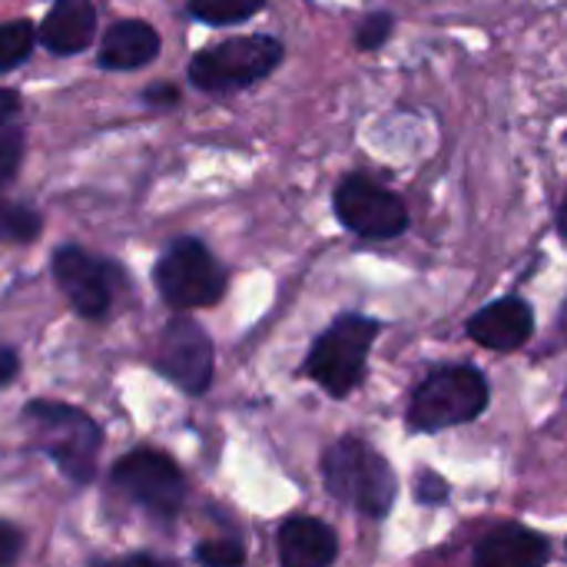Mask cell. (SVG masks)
Wrapping results in <instances>:
<instances>
[{
    "instance_id": "cell-3",
    "label": "cell",
    "mask_w": 567,
    "mask_h": 567,
    "mask_svg": "<svg viewBox=\"0 0 567 567\" xmlns=\"http://www.w3.org/2000/svg\"><path fill=\"white\" fill-rule=\"evenodd\" d=\"M27 422L33 429L37 445L56 462V468L70 482H90L96 475L100 455V429L90 415L63 402H33L27 409Z\"/></svg>"
},
{
    "instance_id": "cell-25",
    "label": "cell",
    "mask_w": 567,
    "mask_h": 567,
    "mask_svg": "<svg viewBox=\"0 0 567 567\" xmlns=\"http://www.w3.org/2000/svg\"><path fill=\"white\" fill-rule=\"evenodd\" d=\"M146 100H150L153 106H173V103L179 100V90H176V86H150V90H146Z\"/></svg>"
},
{
    "instance_id": "cell-14",
    "label": "cell",
    "mask_w": 567,
    "mask_h": 567,
    "mask_svg": "<svg viewBox=\"0 0 567 567\" xmlns=\"http://www.w3.org/2000/svg\"><path fill=\"white\" fill-rule=\"evenodd\" d=\"M339 555L336 532L316 518H289L279 528V565L329 567Z\"/></svg>"
},
{
    "instance_id": "cell-5",
    "label": "cell",
    "mask_w": 567,
    "mask_h": 567,
    "mask_svg": "<svg viewBox=\"0 0 567 567\" xmlns=\"http://www.w3.org/2000/svg\"><path fill=\"white\" fill-rule=\"evenodd\" d=\"M375 336H379L375 319L355 316V312L339 316L312 346L306 359V375L336 399L349 395L365 375V359H369Z\"/></svg>"
},
{
    "instance_id": "cell-18",
    "label": "cell",
    "mask_w": 567,
    "mask_h": 567,
    "mask_svg": "<svg viewBox=\"0 0 567 567\" xmlns=\"http://www.w3.org/2000/svg\"><path fill=\"white\" fill-rule=\"evenodd\" d=\"M33 23L30 20H7L0 23V70H13L33 50Z\"/></svg>"
},
{
    "instance_id": "cell-8",
    "label": "cell",
    "mask_w": 567,
    "mask_h": 567,
    "mask_svg": "<svg viewBox=\"0 0 567 567\" xmlns=\"http://www.w3.org/2000/svg\"><path fill=\"white\" fill-rule=\"evenodd\" d=\"M113 482L123 488L126 498L143 505L159 518H173L186 498V482L169 455L153 449H136L123 455L113 468Z\"/></svg>"
},
{
    "instance_id": "cell-1",
    "label": "cell",
    "mask_w": 567,
    "mask_h": 567,
    "mask_svg": "<svg viewBox=\"0 0 567 567\" xmlns=\"http://www.w3.org/2000/svg\"><path fill=\"white\" fill-rule=\"evenodd\" d=\"M322 478L342 505L375 518H382L392 508L399 492L392 465L355 435H346L336 445H329L322 458Z\"/></svg>"
},
{
    "instance_id": "cell-13",
    "label": "cell",
    "mask_w": 567,
    "mask_h": 567,
    "mask_svg": "<svg viewBox=\"0 0 567 567\" xmlns=\"http://www.w3.org/2000/svg\"><path fill=\"white\" fill-rule=\"evenodd\" d=\"M40 43L56 53L70 56L80 53L96 37V10L93 0H56L47 20L40 23Z\"/></svg>"
},
{
    "instance_id": "cell-28",
    "label": "cell",
    "mask_w": 567,
    "mask_h": 567,
    "mask_svg": "<svg viewBox=\"0 0 567 567\" xmlns=\"http://www.w3.org/2000/svg\"><path fill=\"white\" fill-rule=\"evenodd\" d=\"M558 236L567 243V196L561 199V209H558Z\"/></svg>"
},
{
    "instance_id": "cell-17",
    "label": "cell",
    "mask_w": 567,
    "mask_h": 567,
    "mask_svg": "<svg viewBox=\"0 0 567 567\" xmlns=\"http://www.w3.org/2000/svg\"><path fill=\"white\" fill-rule=\"evenodd\" d=\"M40 236V216L13 199L0 196V243H33Z\"/></svg>"
},
{
    "instance_id": "cell-22",
    "label": "cell",
    "mask_w": 567,
    "mask_h": 567,
    "mask_svg": "<svg viewBox=\"0 0 567 567\" xmlns=\"http://www.w3.org/2000/svg\"><path fill=\"white\" fill-rule=\"evenodd\" d=\"M20 548H23V535L13 525L0 522V567L13 565L20 558Z\"/></svg>"
},
{
    "instance_id": "cell-12",
    "label": "cell",
    "mask_w": 567,
    "mask_h": 567,
    "mask_svg": "<svg viewBox=\"0 0 567 567\" xmlns=\"http://www.w3.org/2000/svg\"><path fill=\"white\" fill-rule=\"evenodd\" d=\"M548 558L551 545L545 535L522 525H505L482 538L475 551V567H545Z\"/></svg>"
},
{
    "instance_id": "cell-7",
    "label": "cell",
    "mask_w": 567,
    "mask_h": 567,
    "mask_svg": "<svg viewBox=\"0 0 567 567\" xmlns=\"http://www.w3.org/2000/svg\"><path fill=\"white\" fill-rule=\"evenodd\" d=\"M332 203L339 223L362 239H395L409 229L405 203L369 176H346Z\"/></svg>"
},
{
    "instance_id": "cell-27",
    "label": "cell",
    "mask_w": 567,
    "mask_h": 567,
    "mask_svg": "<svg viewBox=\"0 0 567 567\" xmlns=\"http://www.w3.org/2000/svg\"><path fill=\"white\" fill-rule=\"evenodd\" d=\"M103 567H169L163 565L159 558H153V555H130V558H120V561H113V565H103Z\"/></svg>"
},
{
    "instance_id": "cell-6",
    "label": "cell",
    "mask_w": 567,
    "mask_h": 567,
    "mask_svg": "<svg viewBox=\"0 0 567 567\" xmlns=\"http://www.w3.org/2000/svg\"><path fill=\"white\" fill-rule=\"evenodd\" d=\"M156 289L173 309L213 306L226 289V272L199 239H176L156 262Z\"/></svg>"
},
{
    "instance_id": "cell-24",
    "label": "cell",
    "mask_w": 567,
    "mask_h": 567,
    "mask_svg": "<svg viewBox=\"0 0 567 567\" xmlns=\"http://www.w3.org/2000/svg\"><path fill=\"white\" fill-rule=\"evenodd\" d=\"M17 113H20V93L17 90H0V126L13 123Z\"/></svg>"
},
{
    "instance_id": "cell-16",
    "label": "cell",
    "mask_w": 567,
    "mask_h": 567,
    "mask_svg": "<svg viewBox=\"0 0 567 567\" xmlns=\"http://www.w3.org/2000/svg\"><path fill=\"white\" fill-rule=\"evenodd\" d=\"M266 7V0H189V13L213 27H229L256 17Z\"/></svg>"
},
{
    "instance_id": "cell-19",
    "label": "cell",
    "mask_w": 567,
    "mask_h": 567,
    "mask_svg": "<svg viewBox=\"0 0 567 567\" xmlns=\"http://www.w3.org/2000/svg\"><path fill=\"white\" fill-rule=\"evenodd\" d=\"M23 143L27 140H23V130L17 123L0 126V186L7 179H13V173H17L20 159H23Z\"/></svg>"
},
{
    "instance_id": "cell-2",
    "label": "cell",
    "mask_w": 567,
    "mask_h": 567,
    "mask_svg": "<svg viewBox=\"0 0 567 567\" xmlns=\"http://www.w3.org/2000/svg\"><path fill=\"white\" fill-rule=\"evenodd\" d=\"M488 409V382L472 365L435 369L409 402V425L415 432H442L478 419Z\"/></svg>"
},
{
    "instance_id": "cell-15",
    "label": "cell",
    "mask_w": 567,
    "mask_h": 567,
    "mask_svg": "<svg viewBox=\"0 0 567 567\" xmlns=\"http://www.w3.org/2000/svg\"><path fill=\"white\" fill-rule=\"evenodd\" d=\"M159 53V33L143 20H120L103 33L100 66L106 70H140Z\"/></svg>"
},
{
    "instance_id": "cell-26",
    "label": "cell",
    "mask_w": 567,
    "mask_h": 567,
    "mask_svg": "<svg viewBox=\"0 0 567 567\" xmlns=\"http://www.w3.org/2000/svg\"><path fill=\"white\" fill-rule=\"evenodd\" d=\"M13 375H17V355H13L10 349L0 346V389H3Z\"/></svg>"
},
{
    "instance_id": "cell-4",
    "label": "cell",
    "mask_w": 567,
    "mask_h": 567,
    "mask_svg": "<svg viewBox=\"0 0 567 567\" xmlns=\"http://www.w3.org/2000/svg\"><path fill=\"white\" fill-rule=\"evenodd\" d=\"M282 63V43L266 33L233 37L189 60V80L206 93H229L266 80Z\"/></svg>"
},
{
    "instance_id": "cell-21",
    "label": "cell",
    "mask_w": 567,
    "mask_h": 567,
    "mask_svg": "<svg viewBox=\"0 0 567 567\" xmlns=\"http://www.w3.org/2000/svg\"><path fill=\"white\" fill-rule=\"evenodd\" d=\"M389 33H392V17L389 13H372V17L362 20V27L355 33V43L362 50H379L389 40Z\"/></svg>"
},
{
    "instance_id": "cell-9",
    "label": "cell",
    "mask_w": 567,
    "mask_h": 567,
    "mask_svg": "<svg viewBox=\"0 0 567 567\" xmlns=\"http://www.w3.org/2000/svg\"><path fill=\"white\" fill-rule=\"evenodd\" d=\"M156 365L183 392H206L213 379V342L193 319H173L159 339Z\"/></svg>"
},
{
    "instance_id": "cell-10",
    "label": "cell",
    "mask_w": 567,
    "mask_h": 567,
    "mask_svg": "<svg viewBox=\"0 0 567 567\" xmlns=\"http://www.w3.org/2000/svg\"><path fill=\"white\" fill-rule=\"evenodd\" d=\"M106 262L93 259L90 252L76 249V246H63L53 256V276L56 286L63 289V296L70 299V306L83 316V319H103L110 309V276H106Z\"/></svg>"
},
{
    "instance_id": "cell-23",
    "label": "cell",
    "mask_w": 567,
    "mask_h": 567,
    "mask_svg": "<svg viewBox=\"0 0 567 567\" xmlns=\"http://www.w3.org/2000/svg\"><path fill=\"white\" fill-rule=\"evenodd\" d=\"M445 482L439 478V475H432V472H425L422 478H419V502H425V505H435V502H445Z\"/></svg>"
},
{
    "instance_id": "cell-11",
    "label": "cell",
    "mask_w": 567,
    "mask_h": 567,
    "mask_svg": "<svg viewBox=\"0 0 567 567\" xmlns=\"http://www.w3.org/2000/svg\"><path fill=\"white\" fill-rule=\"evenodd\" d=\"M532 332H535V312L518 296L485 306L468 322V336L492 352H515L528 342Z\"/></svg>"
},
{
    "instance_id": "cell-20",
    "label": "cell",
    "mask_w": 567,
    "mask_h": 567,
    "mask_svg": "<svg viewBox=\"0 0 567 567\" xmlns=\"http://www.w3.org/2000/svg\"><path fill=\"white\" fill-rule=\"evenodd\" d=\"M246 558L239 542H203L196 548V561L203 567H239Z\"/></svg>"
}]
</instances>
